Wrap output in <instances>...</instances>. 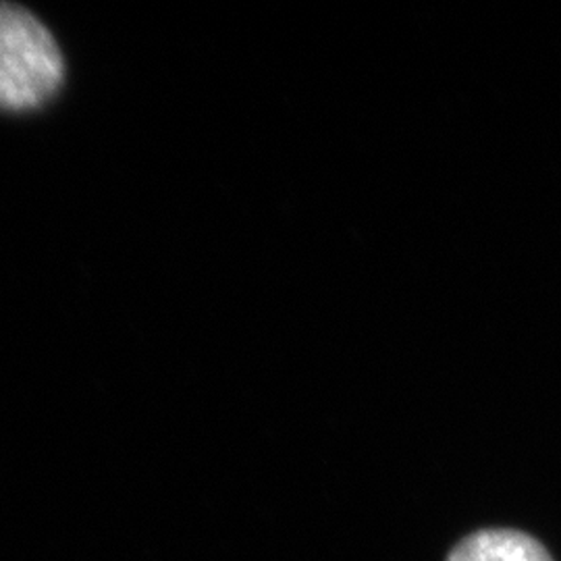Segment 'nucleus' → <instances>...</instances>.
Returning a JSON list of instances; mask_svg holds the SVG:
<instances>
[{"mask_svg":"<svg viewBox=\"0 0 561 561\" xmlns=\"http://www.w3.org/2000/svg\"><path fill=\"white\" fill-rule=\"evenodd\" d=\"M65 83L67 60L53 30L32 9L0 0V113H41Z\"/></svg>","mask_w":561,"mask_h":561,"instance_id":"1","label":"nucleus"},{"mask_svg":"<svg viewBox=\"0 0 561 561\" xmlns=\"http://www.w3.org/2000/svg\"><path fill=\"white\" fill-rule=\"evenodd\" d=\"M447 561H556L539 539L514 528H484L461 539Z\"/></svg>","mask_w":561,"mask_h":561,"instance_id":"2","label":"nucleus"}]
</instances>
